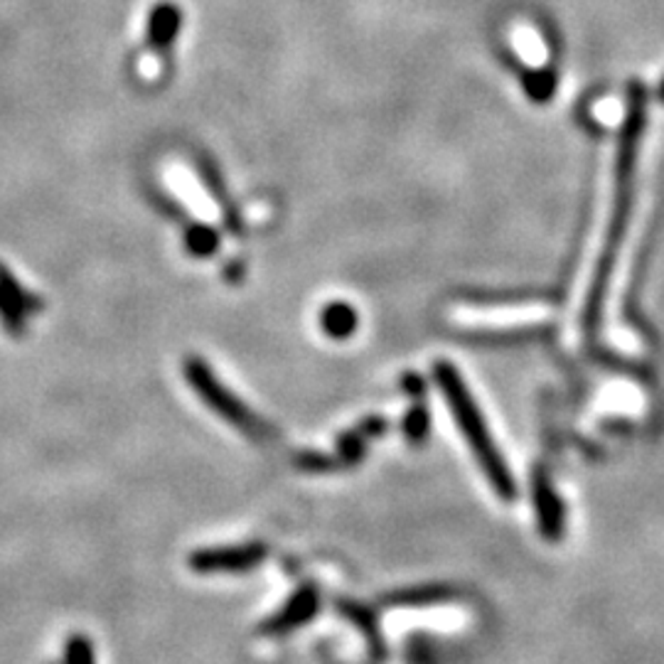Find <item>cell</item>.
Listing matches in <instances>:
<instances>
[{
	"label": "cell",
	"mask_w": 664,
	"mask_h": 664,
	"mask_svg": "<svg viewBox=\"0 0 664 664\" xmlns=\"http://www.w3.org/2000/svg\"><path fill=\"white\" fill-rule=\"evenodd\" d=\"M436 379H438V387H440L443 396H446L450 412L456 414V422L463 430L465 440H468V446L473 448L477 463L483 465V470L487 473V477H490V483L497 487V493L503 497L515 495V483H512V475L503 460V453L497 450L490 430H487V426H485V418H483L480 409H477V404L473 402L468 389H465L458 369L446 365V363H438Z\"/></svg>",
	"instance_id": "6da1fadb"
},
{
	"label": "cell",
	"mask_w": 664,
	"mask_h": 664,
	"mask_svg": "<svg viewBox=\"0 0 664 664\" xmlns=\"http://www.w3.org/2000/svg\"><path fill=\"white\" fill-rule=\"evenodd\" d=\"M662 97H664V87H662Z\"/></svg>",
	"instance_id": "ba28073f"
},
{
	"label": "cell",
	"mask_w": 664,
	"mask_h": 664,
	"mask_svg": "<svg viewBox=\"0 0 664 664\" xmlns=\"http://www.w3.org/2000/svg\"><path fill=\"white\" fill-rule=\"evenodd\" d=\"M323 325L330 335L343 337L347 333H353V328L357 325V316L347 306H343V303H337V306H330L328 310H325Z\"/></svg>",
	"instance_id": "5b68a950"
},
{
	"label": "cell",
	"mask_w": 664,
	"mask_h": 664,
	"mask_svg": "<svg viewBox=\"0 0 664 664\" xmlns=\"http://www.w3.org/2000/svg\"><path fill=\"white\" fill-rule=\"evenodd\" d=\"M182 375H185V381L190 384V389L200 396V402L207 406V409H212L221 422L244 430V434L251 438L264 436V426L259 418H256L247 406L239 402V396L231 394L225 384L219 381V377H215V371L207 367L202 357L190 355L185 359Z\"/></svg>",
	"instance_id": "7a4b0ae2"
},
{
	"label": "cell",
	"mask_w": 664,
	"mask_h": 664,
	"mask_svg": "<svg viewBox=\"0 0 664 664\" xmlns=\"http://www.w3.org/2000/svg\"><path fill=\"white\" fill-rule=\"evenodd\" d=\"M67 655L69 664H91V652L85 645V640H75V643L67 647Z\"/></svg>",
	"instance_id": "52a82bcc"
},
{
	"label": "cell",
	"mask_w": 664,
	"mask_h": 664,
	"mask_svg": "<svg viewBox=\"0 0 664 664\" xmlns=\"http://www.w3.org/2000/svg\"><path fill=\"white\" fill-rule=\"evenodd\" d=\"M182 28V10L175 3H158L148 16L146 40L153 50H168L172 40L180 34Z\"/></svg>",
	"instance_id": "277c9868"
},
{
	"label": "cell",
	"mask_w": 664,
	"mask_h": 664,
	"mask_svg": "<svg viewBox=\"0 0 664 664\" xmlns=\"http://www.w3.org/2000/svg\"><path fill=\"white\" fill-rule=\"evenodd\" d=\"M185 247L195 256H207L217 249V237L202 225H195L188 235H185Z\"/></svg>",
	"instance_id": "8992f818"
},
{
	"label": "cell",
	"mask_w": 664,
	"mask_h": 664,
	"mask_svg": "<svg viewBox=\"0 0 664 664\" xmlns=\"http://www.w3.org/2000/svg\"><path fill=\"white\" fill-rule=\"evenodd\" d=\"M42 308V298L18 281L16 274L0 261V325L3 330L13 337L22 335L28 330L30 318L38 316Z\"/></svg>",
	"instance_id": "3957f363"
}]
</instances>
